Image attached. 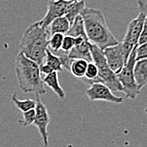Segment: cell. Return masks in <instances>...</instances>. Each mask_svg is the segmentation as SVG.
Masks as SVG:
<instances>
[{
	"label": "cell",
	"mask_w": 147,
	"mask_h": 147,
	"mask_svg": "<svg viewBox=\"0 0 147 147\" xmlns=\"http://www.w3.org/2000/svg\"><path fill=\"white\" fill-rule=\"evenodd\" d=\"M90 50L91 53L92 62L96 65L98 69V76L93 83H102L107 86L112 91L114 90L123 92V89L118 80L117 74L111 69V68L107 64L103 50L91 43L90 45Z\"/></svg>",
	"instance_id": "277c9868"
},
{
	"label": "cell",
	"mask_w": 147,
	"mask_h": 147,
	"mask_svg": "<svg viewBox=\"0 0 147 147\" xmlns=\"http://www.w3.org/2000/svg\"><path fill=\"white\" fill-rule=\"evenodd\" d=\"M66 35L73 36V37L81 36H86V31H85V28H84L83 20H82V17L80 15L76 17V19L74 20V23L70 26V29L67 32Z\"/></svg>",
	"instance_id": "ac0fdd59"
},
{
	"label": "cell",
	"mask_w": 147,
	"mask_h": 147,
	"mask_svg": "<svg viewBox=\"0 0 147 147\" xmlns=\"http://www.w3.org/2000/svg\"><path fill=\"white\" fill-rule=\"evenodd\" d=\"M103 53L111 69L118 74L122 70L129 59L123 50V43L119 42L115 46L109 47L103 50Z\"/></svg>",
	"instance_id": "ba28073f"
},
{
	"label": "cell",
	"mask_w": 147,
	"mask_h": 147,
	"mask_svg": "<svg viewBox=\"0 0 147 147\" xmlns=\"http://www.w3.org/2000/svg\"><path fill=\"white\" fill-rule=\"evenodd\" d=\"M43 83L47 85L49 88H51L53 92L59 96L60 99H64L65 98V92L63 89L61 87L59 81V77L57 72H53L50 74L46 75L42 79Z\"/></svg>",
	"instance_id": "4fadbf2b"
},
{
	"label": "cell",
	"mask_w": 147,
	"mask_h": 147,
	"mask_svg": "<svg viewBox=\"0 0 147 147\" xmlns=\"http://www.w3.org/2000/svg\"><path fill=\"white\" fill-rule=\"evenodd\" d=\"M36 118L34 121V125L37 128L39 134L41 135L43 146L45 147H47L48 146V131H47V127L50 123V117L48 114V111L47 107H45L43 102H42L40 96L36 95Z\"/></svg>",
	"instance_id": "52a82bcc"
},
{
	"label": "cell",
	"mask_w": 147,
	"mask_h": 147,
	"mask_svg": "<svg viewBox=\"0 0 147 147\" xmlns=\"http://www.w3.org/2000/svg\"><path fill=\"white\" fill-rule=\"evenodd\" d=\"M75 45L67 54L68 58L71 60L73 59H84L88 63L92 62L91 53L90 50V42H89L86 36H81L74 37Z\"/></svg>",
	"instance_id": "8fae6325"
},
{
	"label": "cell",
	"mask_w": 147,
	"mask_h": 147,
	"mask_svg": "<svg viewBox=\"0 0 147 147\" xmlns=\"http://www.w3.org/2000/svg\"><path fill=\"white\" fill-rule=\"evenodd\" d=\"M147 59V42L144 44L138 46L136 50V60Z\"/></svg>",
	"instance_id": "cb8c5ba5"
},
{
	"label": "cell",
	"mask_w": 147,
	"mask_h": 147,
	"mask_svg": "<svg viewBox=\"0 0 147 147\" xmlns=\"http://www.w3.org/2000/svg\"><path fill=\"white\" fill-rule=\"evenodd\" d=\"M15 73L19 86L25 93H34L39 96L46 94L39 65L20 52L15 59Z\"/></svg>",
	"instance_id": "3957f363"
},
{
	"label": "cell",
	"mask_w": 147,
	"mask_h": 147,
	"mask_svg": "<svg viewBox=\"0 0 147 147\" xmlns=\"http://www.w3.org/2000/svg\"><path fill=\"white\" fill-rule=\"evenodd\" d=\"M137 5L140 10V12H142L144 15H146L147 17V3L143 1V0H138L137 1Z\"/></svg>",
	"instance_id": "484cf974"
},
{
	"label": "cell",
	"mask_w": 147,
	"mask_h": 147,
	"mask_svg": "<svg viewBox=\"0 0 147 147\" xmlns=\"http://www.w3.org/2000/svg\"><path fill=\"white\" fill-rule=\"evenodd\" d=\"M40 67V72L42 74H44L45 75H47V74H52L53 72H54L47 64H46L45 63H43L42 65H40L39 66Z\"/></svg>",
	"instance_id": "4316f807"
},
{
	"label": "cell",
	"mask_w": 147,
	"mask_h": 147,
	"mask_svg": "<svg viewBox=\"0 0 147 147\" xmlns=\"http://www.w3.org/2000/svg\"><path fill=\"white\" fill-rule=\"evenodd\" d=\"M23 126L27 127L34 123L35 118H36V111L35 109L30 110L26 113H23Z\"/></svg>",
	"instance_id": "603a6c76"
},
{
	"label": "cell",
	"mask_w": 147,
	"mask_h": 147,
	"mask_svg": "<svg viewBox=\"0 0 147 147\" xmlns=\"http://www.w3.org/2000/svg\"><path fill=\"white\" fill-rule=\"evenodd\" d=\"M134 74L135 82L140 90L147 85V59L136 60Z\"/></svg>",
	"instance_id": "7c38bea8"
},
{
	"label": "cell",
	"mask_w": 147,
	"mask_h": 147,
	"mask_svg": "<svg viewBox=\"0 0 147 147\" xmlns=\"http://www.w3.org/2000/svg\"><path fill=\"white\" fill-rule=\"evenodd\" d=\"M80 16L83 20L86 35L91 44L105 50L119 43L108 28L105 16L100 9L85 8L80 13Z\"/></svg>",
	"instance_id": "6da1fadb"
},
{
	"label": "cell",
	"mask_w": 147,
	"mask_h": 147,
	"mask_svg": "<svg viewBox=\"0 0 147 147\" xmlns=\"http://www.w3.org/2000/svg\"><path fill=\"white\" fill-rule=\"evenodd\" d=\"M137 47L133 48L132 52L128 59L127 63L122 69V70L117 74L118 80L122 85L123 89V93L125 94L126 97L134 100L140 93V90L139 89L134 79V68L136 62V50Z\"/></svg>",
	"instance_id": "5b68a950"
},
{
	"label": "cell",
	"mask_w": 147,
	"mask_h": 147,
	"mask_svg": "<svg viewBox=\"0 0 147 147\" xmlns=\"http://www.w3.org/2000/svg\"><path fill=\"white\" fill-rule=\"evenodd\" d=\"M70 24L68 21V20L63 16V17H59L55 19L54 20L52 21V23L49 26V31H50V35H53V34H63V35H66L67 32L70 29Z\"/></svg>",
	"instance_id": "5bb4252c"
},
{
	"label": "cell",
	"mask_w": 147,
	"mask_h": 147,
	"mask_svg": "<svg viewBox=\"0 0 147 147\" xmlns=\"http://www.w3.org/2000/svg\"><path fill=\"white\" fill-rule=\"evenodd\" d=\"M87 64L88 62L84 59H73L69 64V71H70L76 78L82 79L85 77Z\"/></svg>",
	"instance_id": "9a60e30c"
},
{
	"label": "cell",
	"mask_w": 147,
	"mask_h": 147,
	"mask_svg": "<svg viewBox=\"0 0 147 147\" xmlns=\"http://www.w3.org/2000/svg\"><path fill=\"white\" fill-rule=\"evenodd\" d=\"M86 94L90 101H104L114 104L123 102V97L115 96L107 86L99 82L92 83L90 88L86 90Z\"/></svg>",
	"instance_id": "9c48e42d"
},
{
	"label": "cell",
	"mask_w": 147,
	"mask_h": 147,
	"mask_svg": "<svg viewBox=\"0 0 147 147\" xmlns=\"http://www.w3.org/2000/svg\"><path fill=\"white\" fill-rule=\"evenodd\" d=\"M74 45H75L74 37L70 36H68V35H64L61 49L63 52H65V53H68L69 51L72 50V48L74 47Z\"/></svg>",
	"instance_id": "7402d4cb"
},
{
	"label": "cell",
	"mask_w": 147,
	"mask_h": 147,
	"mask_svg": "<svg viewBox=\"0 0 147 147\" xmlns=\"http://www.w3.org/2000/svg\"><path fill=\"white\" fill-rule=\"evenodd\" d=\"M12 102L15 103L16 107L20 109L22 113H26L30 110H33L36 108V100L26 99V100H19L16 96V94H13L12 96Z\"/></svg>",
	"instance_id": "d6986e66"
},
{
	"label": "cell",
	"mask_w": 147,
	"mask_h": 147,
	"mask_svg": "<svg viewBox=\"0 0 147 147\" xmlns=\"http://www.w3.org/2000/svg\"><path fill=\"white\" fill-rule=\"evenodd\" d=\"M49 28L42 26L39 22H35L25 30L20 49L26 58L36 62L39 66L45 61L46 52L48 49V41L50 38Z\"/></svg>",
	"instance_id": "7a4b0ae2"
},
{
	"label": "cell",
	"mask_w": 147,
	"mask_h": 147,
	"mask_svg": "<svg viewBox=\"0 0 147 147\" xmlns=\"http://www.w3.org/2000/svg\"><path fill=\"white\" fill-rule=\"evenodd\" d=\"M63 1H65V2H72L74 0H63Z\"/></svg>",
	"instance_id": "83f0119b"
},
{
	"label": "cell",
	"mask_w": 147,
	"mask_h": 147,
	"mask_svg": "<svg viewBox=\"0 0 147 147\" xmlns=\"http://www.w3.org/2000/svg\"><path fill=\"white\" fill-rule=\"evenodd\" d=\"M146 18V15H144L142 12H140L137 18L133 20L129 24L124 39L122 42L123 50L128 57H129L133 48L138 46V41H139L141 30L143 29Z\"/></svg>",
	"instance_id": "8992f818"
},
{
	"label": "cell",
	"mask_w": 147,
	"mask_h": 147,
	"mask_svg": "<svg viewBox=\"0 0 147 147\" xmlns=\"http://www.w3.org/2000/svg\"><path fill=\"white\" fill-rule=\"evenodd\" d=\"M44 63L47 64L54 72H59L63 71V66H62V62L59 56H57L53 54L49 49L47 50L46 52V58H45Z\"/></svg>",
	"instance_id": "e0dca14e"
},
{
	"label": "cell",
	"mask_w": 147,
	"mask_h": 147,
	"mask_svg": "<svg viewBox=\"0 0 147 147\" xmlns=\"http://www.w3.org/2000/svg\"><path fill=\"white\" fill-rule=\"evenodd\" d=\"M97 76H98V69L93 62H90V63H88V64H87L85 77L82 78L81 80L85 83L91 85L95 81V80L97 78Z\"/></svg>",
	"instance_id": "ffe728a7"
},
{
	"label": "cell",
	"mask_w": 147,
	"mask_h": 147,
	"mask_svg": "<svg viewBox=\"0 0 147 147\" xmlns=\"http://www.w3.org/2000/svg\"><path fill=\"white\" fill-rule=\"evenodd\" d=\"M75 0L72 2H65L63 0H50L47 4V12L39 24L45 28H48L50 24L55 19L65 16L69 7Z\"/></svg>",
	"instance_id": "30bf717a"
},
{
	"label": "cell",
	"mask_w": 147,
	"mask_h": 147,
	"mask_svg": "<svg viewBox=\"0 0 147 147\" xmlns=\"http://www.w3.org/2000/svg\"><path fill=\"white\" fill-rule=\"evenodd\" d=\"M85 8H86V4H85L84 0H75L71 4L68 12L66 13V15L64 16L68 20V21L69 22L70 26L73 24L76 17L80 15V13L82 12V10Z\"/></svg>",
	"instance_id": "2e32d148"
},
{
	"label": "cell",
	"mask_w": 147,
	"mask_h": 147,
	"mask_svg": "<svg viewBox=\"0 0 147 147\" xmlns=\"http://www.w3.org/2000/svg\"><path fill=\"white\" fill-rule=\"evenodd\" d=\"M63 37H64V35H63V34L57 33V34L52 35L49 38V41H48L49 47L54 52L59 51L62 47Z\"/></svg>",
	"instance_id": "44dd1931"
},
{
	"label": "cell",
	"mask_w": 147,
	"mask_h": 147,
	"mask_svg": "<svg viewBox=\"0 0 147 147\" xmlns=\"http://www.w3.org/2000/svg\"><path fill=\"white\" fill-rule=\"evenodd\" d=\"M147 42V17L146 18V20H145V23H144V26H143V29L141 30V33H140V38H139V41H138V46H140V45L144 44L145 42Z\"/></svg>",
	"instance_id": "d4e9b609"
}]
</instances>
